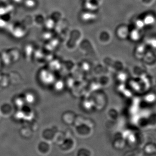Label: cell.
Instances as JSON below:
<instances>
[{"mask_svg":"<svg viewBox=\"0 0 156 156\" xmlns=\"http://www.w3.org/2000/svg\"><path fill=\"white\" fill-rule=\"evenodd\" d=\"M92 101L94 108L101 110L105 108L107 102V98L105 93L100 89L91 92L89 97Z\"/></svg>","mask_w":156,"mask_h":156,"instance_id":"1","label":"cell"},{"mask_svg":"<svg viewBox=\"0 0 156 156\" xmlns=\"http://www.w3.org/2000/svg\"><path fill=\"white\" fill-rule=\"evenodd\" d=\"M75 140L72 137H66L64 142L59 145L60 150L63 153L68 154L72 152L75 148Z\"/></svg>","mask_w":156,"mask_h":156,"instance_id":"2","label":"cell"},{"mask_svg":"<svg viewBox=\"0 0 156 156\" xmlns=\"http://www.w3.org/2000/svg\"><path fill=\"white\" fill-rule=\"evenodd\" d=\"M75 128L76 135L81 138H87L92 135L93 128L85 124Z\"/></svg>","mask_w":156,"mask_h":156,"instance_id":"3","label":"cell"},{"mask_svg":"<svg viewBox=\"0 0 156 156\" xmlns=\"http://www.w3.org/2000/svg\"><path fill=\"white\" fill-rule=\"evenodd\" d=\"M86 85L83 83V81H76L73 87L71 88L72 93L74 96L79 97L85 94L87 91Z\"/></svg>","mask_w":156,"mask_h":156,"instance_id":"4","label":"cell"},{"mask_svg":"<svg viewBox=\"0 0 156 156\" xmlns=\"http://www.w3.org/2000/svg\"><path fill=\"white\" fill-rule=\"evenodd\" d=\"M58 130L56 128H45L42 133V139L49 143H53L55 134Z\"/></svg>","mask_w":156,"mask_h":156,"instance_id":"5","label":"cell"},{"mask_svg":"<svg viewBox=\"0 0 156 156\" xmlns=\"http://www.w3.org/2000/svg\"><path fill=\"white\" fill-rule=\"evenodd\" d=\"M37 150L41 155H48L51 151V144L43 140L40 141L37 146Z\"/></svg>","mask_w":156,"mask_h":156,"instance_id":"6","label":"cell"},{"mask_svg":"<svg viewBox=\"0 0 156 156\" xmlns=\"http://www.w3.org/2000/svg\"><path fill=\"white\" fill-rule=\"evenodd\" d=\"M13 106L9 103H5L0 106V114L4 118H9L14 114Z\"/></svg>","mask_w":156,"mask_h":156,"instance_id":"7","label":"cell"},{"mask_svg":"<svg viewBox=\"0 0 156 156\" xmlns=\"http://www.w3.org/2000/svg\"><path fill=\"white\" fill-rule=\"evenodd\" d=\"M76 114L72 111H67L62 114V122L67 125H72L74 121Z\"/></svg>","mask_w":156,"mask_h":156,"instance_id":"8","label":"cell"},{"mask_svg":"<svg viewBox=\"0 0 156 156\" xmlns=\"http://www.w3.org/2000/svg\"><path fill=\"white\" fill-rule=\"evenodd\" d=\"M118 136H116L114 140L113 145L117 150H122L126 147V140L123 137V134H118Z\"/></svg>","mask_w":156,"mask_h":156,"instance_id":"9","label":"cell"},{"mask_svg":"<svg viewBox=\"0 0 156 156\" xmlns=\"http://www.w3.org/2000/svg\"><path fill=\"white\" fill-rule=\"evenodd\" d=\"M66 137L65 132L58 130L55 134L53 142L55 143L58 146L60 145L64 142Z\"/></svg>","mask_w":156,"mask_h":156,"instance_id":"10","label":"cell"},{"mask_svg":"<svg viewBox=\"0 0 156 156\" xmlns=\"http://www.w3.org/2000/svg\"><path fill=\"white\" fill-rule=\"evenodd\" d=\"M144 153L147 155L156 154V147L155 144L153 143H148L145 145L143 150Z\"/></svg>","mask_w":156,"mask_h":156,"instance_id":"11","label":"cell"},{"mask_svg":"<svg viewBox=\"0 0 156 156\" xmlns=\"http://www.w3.org/2000/svg\"><path fill=\"white\" fill-rule=\"evenodd\" d=\"M82 105L84 109L87 111V112H90V111L94 108V105L92 101L89 97L86 98L84 100H83Z\"/></svg>","mask_w":156,"mask_h":156,"instance_id":"12","label":"cell"},{"mask_svg":"<svg viewBox=\"0 0 156 156\" xmlns=\"http://www.w3.org/2000/svg\"><path fill=\"white\" fill-rule=\"evenodd\" d=\"M33 131L29 126H25L20 129V133L24 138H28L32 135Z\"/></svg>","mask_w":156,"mask_h":156,"instance_id":"13","label":"cell"},{"mask_svg":"<svg viewBox=\"0 0 156 156\" xmlns=\"http://www.w3.org/2000/svg\"><path fill=\"white\" fill-rule=\"evenodd\" d=\"M97 81L101 87H107L110 82L109 77L106 75L100 76Z\"/></svg>","mask_w":156,"mask_h":156,"instance_id":"14","label":"cell"},{"mask_svg":"<svg viewBox=\"0 0 156 156\" xmlns=\"http://www.w3.org/2000/svg\"><path fill=\"white\" fill-rule=\"evenodd\" d=\"M22 112L23 118L26 119H31L33 116V112L32 111L31 109L29 107L23 106L22 108H20Z\"/></svg>","mask_w":156,"mask_h":156,"instance_id":"15","label":"cell"},{"mask_svg":"<svg viewBox=\"0 0 156 156\" xmlns=\"http://www.w3.org/2000/svg\"><path fill=\"white\" fill-rule=\"evenodd\" d=\"M86 117L82 115H76L73 123V126H74V128L78 127V126L83 125L85 122V119H86Z\"/></svg>","mask_w":156,"mask_h":156,"instance_id":"16","label":"cell"},{"mask_svg":"<svg viewBox=\"0 0 156 156\" xmlns=\"http://www.w3.org/2000/svg\"><path fill=\"white\" fill-rule=\"evenodd\" d=\"M78 156H90L92 155V152L90 150L86 148H82L80 149L78 151Z\"/></svg>","mask_w":156,"mask_h":156,"instance_id":"17","label":"cell"},{"mask_svg":"<svg viewBox=\"0 0 156 156\" xmlns=\"http://www.w3.org/2000/svg\"><path fill=\"white\" fill-rule=\"evenodd\" d=\"M119 113L115 109H111L108 112V117L112 121H115L118 119Z\"/></svg>","mask_w":156,"mask_h":156,"instance_id":"18","label":"cell"},{"mask_svg":"<svg viewBox=\"0 0 156 156\" xmlns=\"http://www.w3.org/2000/svg\"><path fill=\"white\" fill-rule=\"evenodd\" d=\"M26 102L25 98L24 97H18L15 98L14 101V103L17 107L22 108L24 106V104Z\"/></svg>","mask_w":156,"mask_h":156,"instance_id":"19","label":"cell"},{"mask_svg":"<svg viewBox=\"0 0 156 156\" xmlns=\"http://www.w3.org/2000/svg\"><path fill=\"white\" fill-rule=\"evenodd\" d=\"M66 80L64 83L65 86H66V87L71 89L75 83V80L72 76L69 77Z\"/></svg>","mask_w":156,"mask_h":156,"instance_id":"20","label":"cell"},{"mask_svg":"<svg viewBox=\"0 0 156 156\" xmlns=\"http://www.w3.org/2000/svg\"><path fill=\"white\" fill-rule=\"evenodd\" d=\"M84 124L89 126V127H91V128H93V129L95 126V122H94V120L91 119V118H86Z\"/></svg>","mask_w":156,"mask_h":156,"instance_id":"21","label":"cell"},{"mask_svg":"<svg viewBox=\"0 0 156 156\" xmlns=\"http://www.w3.org/2000/svg\"><path fill=\"white\" fill-rule=\"evenodd\" d=\"M117 79L118 80L123 83L126 80V79H127V76L126 75V74L124 73H119L117 76Z\"/></svg>","mask_w":156,"mask_h":156,"instance_id":"22","label":"cell"},{"mask_svg":"<svg viewBox=\"0 0 156 156\" xmlns=\"http://www.w3.org/2000/svg\"><path fill=\"white\" fill-rule=\"evenodd\" d=\"M24 98H25L26 102L32 103L33 101H34V98L33 95L31 94L30 93H28V94L26 95L25 97L24 96Z\"/></svg>","mask_w":156,"mask_h":156,"instance_id":"23","label":"cell"},{"mask_svg":"<svg viewBox=\"0 0 156 156\" xmlns=\"http://www.w3.org/2000/svg\"><path fill=\"white\" fill-rule=\"evenodd\" d=\"M65 86L64 83L61 81H58L55 84V88L57 90H60L63 89Z\"/></svg>","mask_w":156,"mask_h":156,"instance_id":"24","label":"cell"},{"mask_svg":"<svg viewBox=\"0 0 156 156\" xmlns=\"http://www.w3.org/2000/svg\"><path fill=\"white\" fill-rule=\"evenodd\" d=\"M154 99L155 96H153V95L152 93H151V94H149V95L145 96V100L147 102H152Z\"/></svg>","mask_w":156,"mask_h":156,"instance_id":"25","label":"cell"},{"mask_svg":"<svg viewBox=\"0 0 156 156\" xmlns=\"http://www.w3.org/2000/svg\"><path fill=\"white\" fill-rule=\"evenodd\" d=\"M1 117H2V116H1V114H0V118H1Z\"/></svg>","mask_w":156,"mask_h":156,"instance_id":"26","label":"cell"}]
</instances>
